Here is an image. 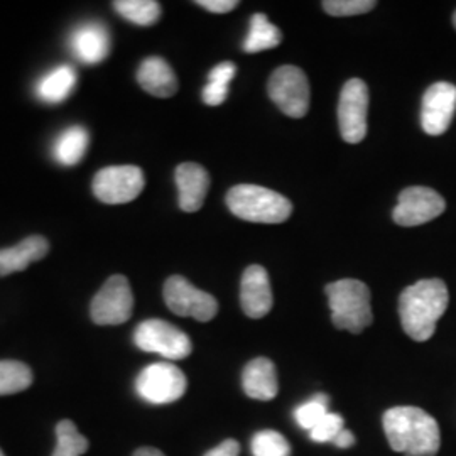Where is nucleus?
<instances>
[{"label": "nucleus", "mask_w": 456, "mask_h": 456, "mask_svg": "<svg viewBox=\"0 0 456 456\" xmlns=\"http://www.w3.org/2000/svg\"><path fill=\"white\" fill-rule=\"evenodd\" d=\"M448 303L450 293L441 279H423L406 288L399 297V314L406 335L416 342L429 340Z\"/></svg>", "instance_id": "obj_1"}, {"label": "nucleus", "mask_w": 456, "mask_h": 456, "mask_svg": "<svg viewBox=\"0 0 456 456\" xmlns=\"http://www.w3.org/2000/svg\"><path fill=\"white\" fill-rule=\"evenodd\" d=\"M384 431L394 452L404 455L436 456L441 435L438 421L426 411L401 406L386 411Z\"/></svg>", "instance_id": "obj_2"}, {"label": "nucleus", "mask_w": 456, "mask_h": 456, "mask_svg": "<svg viewBox=\"0 0 456 456\" xmlns=\"http://www.w3.org/2000/svg\"><path fill=\"white\" fill-rule=\"evenodd\" d=\"M333 325L350 333H362L372 325L370 289L357 279H340L326 286Z\"/></svg>", "instance_id": "obj_3"}, {"label": "nucleus", "mask_w": 456, "mask_h": 456, "mask_svg": "<svg viewBox=\"0 0 456 456\" xmlns=\"http://www.w3.org/2000/svg\"><path fill=\"white\" fill-rule=\"evenodd\" d=\"M227 207L235 216L254 224H282L293 205L286 196L257 184H239L227 193Z\"/></svg>", "instance_id": "obj_4"}, {"label": "nucleus", "mask_w": 456, "mask_h": 456, "mask_svg": "<svg viewBox=\"0 0 456 456\" xmlns=\"http://www.w3.org/2000/svg\"><path fill=\"white\" fill-rule=\"evenodd\" d=\"M269 97L282 114L301 118L310 109V83L297 66H281L271 75L267 85Z\"/></svg>", "instance_id": "obj_5"}, {"label": "nucleus", "mask_w": 456, "mask_h": 456, "mask_svg": "<svg viewBox=\"0 0 456 456\" xmlns=\"http://www.w3.org/2000/svg\"><path fill=\"white\" fill-rule=\"evenodd\" d=\"M134 342L141 350L169 360L186 359L193 352L190 337L163 320L142 322L134 331Z\"/></svg>", "instance_id": "obj_6"}, {"label": "nucleus", "mask_w": 456, "mask_h": 456, "mask_svg": "<svg viewBox=\"0 0 456 456\" xmlns=\"http://www.w3.org/2000/svg\"><path fill=\"white\" fill-rule=\"evenodd\" d=\"M186 377L173 363L159 362L146 367L135 379V391L151 404H169L186 392Z\"/></svg>", "instance_id": "obj_7"}, {"label": "nucleus", "mask_w": 456, "mask_h": 456, "mask_svg": "<svg viewBox=\"0 0 456 456\" xmlns=\"http://www.w3.org/2000/svg\"><path fill=\"white\" fill-rule=\"evenodd\" d=\"M144 173L137 166H110L100 169L92 188L102 203L122 205L135 200L144 190Z\"/></svg>", "instance_id": "obj_8"}, {"label": "nucleus", "mask_w": 456, "mask_h": 456, "mask_svg": "<svg viewBox=\"0 0 456 456\" xmlns=\"http://www.w3.org/2000/svg\"><path fill=\"white\" fill-rule=\"evenodd\" d=\"M134 310V294L127 277L115 274L100 288L92 301L90 314L97 325H122Z\"/></svg>", "instance_id": "obj_9"}, {"label": "nucleus", "mask_w": 456, "mask_h": 456, "mask_svg": "<svg viewBox=\"0 0 456 456\" xmlns=\"http://www.w3.org/2000/svg\"><path fill=\"white\" fill-rule=\"evenodd\" d=\"M164 301L178 316H190L198 322H210L218 313V303L212 294L195 288L183 276H171L164 284Z\"/></svg>", "instance_id": "obj_10"}, {"label": "nucleus", "mask_w": 456, "mask_h": 456, "mask_svg": "<svg viewBox=\"0 0 456 456\" xmlns=\"http://www.w3.org/2000/svg\"><path fill=\"white\" fill-rule=\"evenodd\" d=\"M369 88L360 78H352L343 85L338 102V126L343 141L359 144L367 135Z\"/></svg>", "instance_id": "obj_11"}, {"label": "nucleus", "mask_w": 456, "mask_h": 456, "mask_svg": "<svg viewBox=\"0 0 456 456\" xmlns=\"http://www.w3.org/2000/svg\"><path fill=\"white\" fill-rule=\"evenodd\" d=\"M444 208L446 203L438 191L426 186H411L399 195L392 218L401 227H418L440 216Z\"/></svg>", "instance_id": "obj_12"}, {"label": "nucleus", "mask_w": 456, "mask_h": 456, "mask_svg": "<svg viewBox=\"0 0 456 456\" xmlns=\"http://www.w3.org/2000/svg\"><path fill=\"white\" fill-rule=\"evenodd\" d=\"M456 110V86L452 83L431 85L423 97L421 126L429 135H441L448 131Z\"/></svg>", "instance_id": "obj_13"}, {"label": "nucleus", "mask_w": 456, "mask_h": 456, "mask_svg": "<svg viewBox=\"0 0 456 456\" xmlns=\"http://www.w3.org/2000/svg\"><path fill=\"white\" fill-rule=\"evenodd\" d=\"M68 48L78 61L85 65H97L110 54V34L105 24L88 20L71 31Z\"/></svg>", "instance_id": "obj_14"}, {"label": "nucleus", "mask_w": 456, "mask_h": 456, "mask_svg": "<svg viewBox=\"0 0 456 456\" xmlns=\"http://www.w3.org/2000/svg\"><path fill=\"white\" fill-rule=\"evenodd\" d=\"M273 301L267 271L262 265L247 267L240 282V305L245 314L252 320L264 318L273 310Z\"/></svg>", "instance_id": "obj_15"}, {"label": "nucleus", "mask_w": 456, "mask_h": 456, "mask_svg": "<svg viewBox=\"0 0 456 456\" xmlns=\"http://www.w3.org/2000/svg\"><path fill=\"white\" fill-rule=\"evenodd\" d=\"M176 184L180 193V208L183 212H198L208 193L210 176L203 166L184 163L176 169Z\"/></svg>", "instance_id": "obj_16"}, {"label": "nucleus", "mask_w": 456, "mask_h": 456, "mask_svg": "<svg viewBox=\"0 0 456 456\" xmlns=\"http://www.w3.org/2000/svg\"><path fill=\"white\" fill-rule=\"evenodd\" d=\"M244 392L256 401H273L279 392L276 365L265 357L250 360L242 374Z\"/></svg>", "instance_id": "obj_17"}, {"label": "nucleus", "mask_w": 456, "mask_h": 456, "mask_svg": "<svg viewBox=\"0 0 456 456\" xmlns=\"http://www.w3.org/2000/svg\"><path fill=\"white\" fill-rule=\"evenodd\" d=\"M137 82L154 97H173L178 92V78L173 68L158 56L147 58L139 66Z\"/></svg>", "instance_id": "obj_18"}, {"label": "nucleus", "mask_w": 456, "mask_h": 456, "mask_svg": "<svg viewBox=\"0 0 456 456\" xmlns=\"http://www.w3.org/2000/svg\"><path fill=\"white\" fill-rule=\"evenodd\" d=\"M48 240L41 235H33L22 242L0 250V277L9 276L29 267L31 262L41 261L48 254Z\"/></svg>", "instance_id": "obj_19"}, {"label": "nucleus", "mask_w": 456, "mask_h": 456, "mask_svg": "<svg viewBox=\"0 0 456 456\" xmlns=\"http://www.w3.org/2000/svg\"><path fill=\"white\" fill-rule=\"evenodd\" d=\"M77 82L78 77L73 66H56L36 83V97L45 103H61L71 95Z\"/></svg>", "instance_id": "obj_20"}, {"label": "nucleus", "mask_w": 456, "mask_h": 456, "mask_svg": "<svg viewBox=\"0 0 456 456\" xmlns=\"http://www.w3.org/2000/svg\"><path fill=\"white\" fill-rule=\"evenodd\" d=\"M90 142L88 131L82 126H73L68 127L63 132L58 134L51 146V154L53 159L61 166H77L83 159L86 147Z\"/></svg>", "instance_id": "obj_21"}, {"label": "nucleus", "mask_w": 456, "mask_h": 456, "mask_svg": "<svg viewBox=\"0 0 456 456\" xmlns=\"http://www.w3.org/2000/svg\"><path fill=\"white\" fill-rule=\"evenodd\" d=\"M282 41V34L264 14H256L250 19V29L245 39V53H259L276 48Z\"/></svg>", "instance_id": "obj_22"}, {"label": "nucleus", "mask_w": 456, "mask_h": 456, "mask_svg": "<svg viewBox=\"0 0 456 456\" xmlns=\"http://www.w3.org/2000/svg\"><path fill=\"white\" fill-rule=\"evenodd\" d=\"M115 11L137 26H152L161 17V5L156 0H117Z\"/></svg>", "instance_id": "obj_23"}, {"label": "nucleus", "mask_w": 456, "mask_h": 456, "mask_svg": "<svg viewBox=\"0 0 456 456\" xmlns=\"http://www.w3.org/2000/svg\"><path fill=\"white\" fill-rule=\"evenodd\" d=\"M235 71L237 68L232 61H224L213 68L208 75V83L203 88V102L207 105L216 107L227 100L228 85L233 80Z\"/></svg>", "instance_id": "obj_24"}, {"label": "nucleus", "mask_w": 456, "mask_h": 456, "mask_svg": "<svg viewBox=\"0 0 456 456\" xmlns=\"http://www.w3.org/2000/svg\"><path fill=\"white\" fill-rule=\"evenodd\" d=\"M33 384L31 369L17 360H0V395L26 391Z\"/></svg>", "instance_id": "obj_25"}, {"label": "nucleus", "mask_w": 456, "mask_h": 456, "mask_svg": "<svg viewBox=\"0 0 456 456\" xmlns=\"http://www.w3.org/2000/svg\"><path fill=\"white\" fill-rule=\"evenodd\" d=\"M56 438H58V443H56L53 456H82L90 446L88 440L69 419L58 423Z\"/></svg>", "instance_id": "obj_26"}, {"label": "nucleus", "mask_w": 456, "mask_h": 456, "mask_svg": "<svg viewBox=\"0 0 456 456\" xmlns=\"http://www.w3.org/2000/svg\"><path fill=\"white\" fill-rule=\"evenodd\" d=\"M252 453L254 456H291V446L281 433L264 429L252 438Z\"/></svg>", "instance_id": "obj_27"}, {"label": "nucleus", "mask_w": 456, "mask_h": 456, "mask_svg": "<svg viewBox=\"0 0 456 456\" xmlns=\"http://www.w3.org/2000/svg\"><path fill=\"white\" fill-rule=\"evenodd\" d=\"M328 414V395L318 394L306 404L296 409V421L303 428L311 431Z\"/></svg>", "instance_id": "obj_28"}, {"label": "nucleus", "mask_w": 456, "mask_h": 456, "mask_svg": "<svg viewBox=\"0 0 456 456\" xmlns=\"http://www.w3.org/2000/svg\"><path fill=\"white\" fill-rule=\"evenodd\" d=\"M377 5L374 0H326L323 9L330 16H360L370 12Z\"/></svg>", "instance_id": "obj_29"}, {"label": "nucleus", "mask_w": 456, "mask_h": 456, "mask_svg": "<svg viewBox=\"0 0 456 456\" xmlns=\"http://www.w3.org/2000/svg\"><path fill=\"white\" fill-rule=\"evenodd\" d=\"M342 429V416H340V414L328 412L325 418L311 429V440L316 441V443H326V441H331V443H333V440L340 435Z\"/></svg>", "instance_id": "obj_30"}, {"label": "nucleus", "mask_w": 456, "mask_h": 456, "mask_svg": "<svg viewBox=\"0 0 456 456\" xmlns=\"http://www.w3.org/2000/svg\"><path fill=\"white\" fill-rule=\"evenodd\" d=\"M196 4L215 14H227L239 5L237 0H198Z\"/></svg>", "instance_id": "obj_31"}, {"label": "nucleus", "mask_w": 456, "mask_h": 456, "mask_svg": "<svg viewBox=\"0 0 456 456\" xmlns=\"http://www.w3.org/2000/svg\"><path fill=\"white\" fill-rule=\"evenodd\" d=\"M240 455V444L235 440L224 441L216 448L207 452L205 456H239Z\"/></svg>", "instance_id": "obj_32"}, {"label": "nucleus", "mask_w": 456, "mask_h": 456, "mask_svg": "<svg viewBox=\"0 0 456 456\" xmlns=\"http://www.w3.org/2000/svg\"><path fill=\"white\" fill-rule=\"evenodd\" d=\"M333 443H335V446H338V448H350V446L355 444V436H354L348 429L343 428L342 431H340V435L333 440Z\"/></svg>", "instance_id": "obj_33"}, {"label": "nucleus", "mask_w": 456, "mask_h": 456, "mask_svg": "<svg viewBox=\"0 0 456 456\" xmlns=\"http://www.w3.org/2000/svg\"><path fill=\"white\" fill-rule=\"evenodd\" d=\"M134 456H164V453L156 448H139Z\"/></svg>", "instance_id": "obj_34"}, {"label": "nucleus", "mask_w": 456, "mask_h": 456, "mask_svg": "<svg viewBox=\"0 0 456 456\" xmlns=\"http://www.w3.org/2000/svg\"><path fill=\"white\" fill-rule=\"evenodd\" d=\"M453 26H455V29H456V11H455V14H453Z\"/></svg>", "instance_id": "obj_35"}, {"label": "nucleus", "mask_w": 456, "mask_h": 456, "mask_svg": "<svg viewBox=\"0 0 456 456\" xmlns=\"http://www.w3.org/2000/svg\"><path fill=\"white\" fill-rule=\"evenodd\" d=\"M0 456H5L4 453H2V450H0Z\"/></svg>", "instance_id": "obj_36"}, {"label": "nucleus", "mask_w": 456, "mask_h": 456, "mask_svg": "<svg viewBox=\"0 0 456 456\" xmlns=\"http://www.w3.org/2000/svg\"><path fill=\"white\" fill-rule=\"evenodd\" d=\"M406 456H418V455H406Z\"/></svg>", "instance_id": "obj_37"}]
</instances>
